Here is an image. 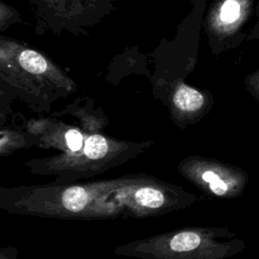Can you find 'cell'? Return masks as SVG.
<instances>
[{"label":"cell","instance_id":"9","mask_svg":"<svg viewBox=\"0 0 259 259\" xmlns=\"http://www.w3.org/2000/svg\"><path fill=\"white\" fill-rule=\"evenodd\" d=\"M31 146H35V142L26 131H16L2 126L0 132V153L2 157Z\"/></svg>","mask_w":259,"mask_h":259},{"label":"cell","instance_id":"1","mask_svg":"<svg viewBox=\"0 0 259 259\" xmlns=\"http://www.w3.org/2000/svg\"><path fill=\"white\" fill-rule=\"evenodd\" d=\"M149 177L136 173L89 182L1 187L0 208L11 214L59 220L143 219L140 188Z\"/></svg>","mask_w":259,"mask_h":259},{"label":"cell","instance_id":"7","mask_svg":"<svg viewBox=\"0 0 259 259\" xmlns=\"http://www.w3.org/2000/svg\"><path fill=\"white\" fill-rule=\"evenodd\" d=\"M25 131L33 137L35 146L60 152L78 151L85 141V134L77 126L55 119H31Z\"/></svg>","mask_w":259,"mask_h":259},{"label":"cell","instance_id":"8","mask_svg":"<svg viewBox=\"0 0 259 259\" xmlns=\"http://www.w3.org/2000/svg\"><path fill=\"white\" fill-rule=\"evenodd\" d=\"M210 107L208 95L182 82L177 83L168 98L172 121L180 128L198 122Z\"/></svg>","mask_w":259,"mask_h":259},{"label":"cell","instance_id":"2","mask_svg":"<svg viewBox=\"0 0 259 259\" xmlns=\"http://www.w3.org/2000/svg\"><path fill=\"white\" fill-rule=\"evenodd\" d=\"M154 142L123 141L101 133H86L78 151L60 152L24 162L30 173L54 176L56 182L71 183L121 166L148 151Z\"/></svg>","mask_w":259,"mask_h":259},{"label":"cell","instance_id":"3","mask_svg":"<svg viewBox=\"0 0 259 259\" xmlns=\"http://www.w3.org/2000/svg\"><path fill=\"white\" fill-rule=\"evenodd\" d=\"M232 237L225 228L185 227L127 242L113 253L137 259H224L243 247Z\"/></svg>","mask_w":259,"mask_h":259},{"label":"cell","instance_id":"4","mask_svg":"<svg viewBox=\"0 0 259 259\" xmlns=\"http://www.w3.org/2000/svg\"><path fill=\"white\" fill-rule=\"evenodd\" d=\"M1 77L28 97L52 101L66 96L75 83L41 53L10 39H1Z\"/></svg>","mask_w":259,"mask_h":259},{"label":"cell","instance_id":"12","mask_svg":"<svg viewBox=\"0 0 259 259\" xmlns=\"http://www.w3.org/2000/svg\"><path fill=\"white\" fill-rule=\"evenodd\" d=\"M18 251L16 247L4 246L0 249V259H17Z\"/></svg>","mask_w":259,"mask_h":259},{"label":"cell","instance_id":"10","mask_svg":"<svg viewBox=\"0 0 259 259\" xmlns=\"http://www.w3.org/2000/svg\"><path fill=\"white\" fill-rule=\"evenodd\" d=\"M245 84L253 96L259 99V68L246 77Z\"/></svg>","mask_w":259,"mask_h":259},{"label":"cell","instance_id":"5","mask_svg":"<svg viewBox=\"0 0 259 259\" xmlns=\"http://www.w3.org/2000/svg\"><path fill=\"white\" fill-rule=\"evenodd\" d=\"M177 171L200 191L217 197L237 195L244 182L243 175L236 168L199 155L181 159Z\"/></svg>","mask_w":259,"mask_h":259},{"label":"cell","instance_id":"6","mask_svg":"<svg viewBox=\"0 0 259 259\" xmlns=\"http://www.w3.org/2000/svg\"><path fill=\"white\" fill-rule=\"evenodd\" d=\"M254 10L253 0H220L209 13L208 30L217 40L240 44L239 32Z\"/></svg>","mask_w":259,"mask_h":259},{"label":"cell","instance_id":"11","mask_svg":"<svg viewBox=\"0 0 259 259\" xmlns=\"http://www.w3.org/2000/svg\"><path fill=\"white\" fill-rule=\"evenodd\" d=\"M254 14L256 16V21H255V24L252 26L249 34L247 35V40H254L259 38V0L255 5Z\"/></svg>","mask_w":259,"mask_h":259}]
</instances>
